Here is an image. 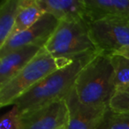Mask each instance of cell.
Wrapping results in <instances>:
<instances>
[{
	"mask_svg": "<svg viewBox=\"0 0 129 129\" xmlns=\"http://www.w3.org/2000/svg\"><path fill=\"white\" fill-rule=\"evenodd\" d=\"M97 53L74 58L55 70L14 101L13 105L22 113L64 99L74 88L80 72Z\"/></svg>",
	"mask_w": 129,
	"mask_h": 129,
	"instance_id": "cell-1",
	"label": "cell"
},
{
	"mask_svg": "<svg viewBox=\"0 0 129 129\" xmlns=\"http://www.w3.org/2000/svg\"><path fill=\"white\" fill-rule=\"evenodd\" d=\"M74 88L83 104L109 106L116 91L111 55L98 52L80 72Z\"/></svg>",
	"mask_w": 129,
	"mask_h": 129,
	"instance_id": "cell-2",
	"label": "cell"
},
{
	"mask_svg": "<svg viewBox=\"0 0 129 129\" xmlns=\"http://www.w3.org/2000/svg\"><path fill=\"white\" fill-rule=\"evenodd\" d=\"M44 50L55 58L74 59L99 52L89 36V20L61 21Z\"/></svg>",
	"mask_w": 129,
	"mask_h": 129,
	"instance_id": "cell-3",
	"label": "cell"
},
{
	"mask_svg": "<svg viewBox=\"0 0 129 129\" xmlns=\"http://www.w3.org/2000/svg\"><path fill=\"white\" fill-rule=\"evenodd\" d=\"M73 59L55 58L44 48L17 75L0 87V106L13 105L14 101L36 86L47 75L69 64Z\"/></svg>",
	"mask_w": 129,
	"mask_h": 129,
	"instance_id": "cell-4",
	"label": "cell"
},
{
	"mask_svg": "<svg viewBox=\"0 0 129 129\" xmlns=\"http://www.w3.org/2000/svg\"><path fill=\"white\" fill-rule=\"evenodd\" d=\"M89 36L99 52L114 54L129 45V20L105 19L89 22Z\"/></svg>",
	"mask_w": 129,
	"mask_h": 129,
	"instance_id": "cell-5",
	"label": "cell"
},
{
	"mask_svg": "<svg viewBox=\"0 0 129 129\" xmlns=\"http://www.w3.org/2000/svg\"><path fill=\"white\" fill-rule=\"evenodd\" d=\"M68 110L64 99L20 113L18 129H60L67 127Z\"/></svg>",
	"mask_w": 129,
	"mask_h": 129,
	"instance_id": "cell-6",
	"label": "cell"
},
{
	"mask_svg": "<svg viewBox=\"0 0 129 129\" xmlns=\"http://www.w3.org/2000/svg\"><path fill=\"white\" fill-rule=\"evenodd\" d=\"M59 21L51 14L44 13L36 23L22 32L12 36L0 47V57L24 46H37L44 48L57 29Z\"/></svg>",
	"mask_w": 129,
	"mask_h": 129,
	"instance_id": "cell-7",
	"label": "cell"
},
{
	"mask_svg": "<svg viewBox=\"0 0 129 129\" xmlns=\"http://www.w3.org/2000/svg\"><path fill=\"white\" fill-rule=\"evenodd\" d=\"M64 100L68 110V123L66 129H96L109 108L83 104L78 98L74 88Z\"/></svg>",
	"mask_w": 129,
	"mask_h": 129,
	"instance_id": "cell-8",
	"label": "cell"
},
{
	"mask_svg": "<svg viewBox=\"0 0 129 129\" xmlns=\"http://www.w3.org/2000/svg\"><path fill=\"white\" fill-rule=\"evenodd\" d=\"M43 49L33 45L24 46L0 57V87L17 75Z\"/></svg>",
	"mask_w": 129,
	"mask_h": 129,
	"instance_id": "cell-9",
	"label": "cell"
},
{
	"mask_svg": "<svg viewBox=\"0 0 129 129\" xmlns=\"http://www.w3.org/2000/svg\"><path fill=\"white\" fill-rule=\"evenodd\" d=\"M89 22L105 19L129 20V0H85Z\"/></svg>",
	"mask_w": 129,
	"mask_h": 129,
	"instance_id": "cell-10",
	"label": "cell"
},
{
	"mask_svg": "<svg viewBox=\"0 0 129 129\" xmlns=\"http://www.w3.org/2000/svg\"><path fill=\"white\" fill-rule=\"evenodd\" d=\"M43 13L54 16L59 22L87 19L85 0H38Z\"/></svg>",
	"mask_w": 129,
	"mask_h": 129,
	"instance_id": "cell-11",
	"label": "cell"
},
{
	"mask_svg": "<svg viewBox=\"0 0 129 129\" xmlns=\"http://www.w3.org/2000/svg\"><path fill=\"white\" fill-rule=\"evenodd\" d=\"M43 13L38 0H20L18 15L11 36L32 27L40 20Z\"/></svg>",
	"mask_w": 129,
	"mask_h": 129,
	"instance_id": "cell-12",
	"label": "cell"
},
{
	"mask_svg": "<svg viewBox=\"0 0 129 129\" xmlns=\"http://www.w3.org/2000/svg\"><path fill=\"white\" fill-rule=\"evenodd\" d=\"M19 7L20 0H3L0 4V47L13 33Z\"/></svg>",
	"mask_w": 129,
	"mask_h": 129,
	"instance_id": "cell-13",
	"label": "cell"
},
{
	"mask_svg": "<svg viewBox=\"0 0 129 129\" xmlns=\"http://www.w3.org/2000/svg\"><path fill=\"white\" fill-rule=\"evenodd\" d=\"M111 60L114 70L116 90L129 85V58L118 54H111Z\"/></svg>",
	"mask_w": 129,
	"mask_h": 129,
	"instance_id": "cell-14",
	"label": "cell"
},
{
	"mask_svg": "<svg viewBox=\"0 0 129 129\" xmlns=\"http://www.w3.org/2000/svg\"><path fill=\"white\" fill-rule=\"evenodd\" d=\"M96 129H129V111H115L108 108Z\"/></svg>",
	"mask_w": 129,
	"mask_h": 129,
	"instance_id": "cell-15",
	"label": "cell"
},
{
	"mask_svg": "<svg viewBox=\"0 0 129 129\" xmlns=\"http://www.w3.org/2000/svg\"><path fill=\"white\" fill-rule=\"evenodd\" d=\"M109 108L115 111H129V85L115 91Z\"/></svg>",
	"mask_w": 129,
	"mask_h": 129,
	"instance_id": "cell-16",
	"label": "cell"
},
{
	"mask_svg": "<svg viewBox=\"0 0 129 129\" xmlns=\"http://www.w3.org/2000/svg\"><path fill=\"white\" fill-rule=\"evenodd\" d=\"M20 112L16 106L6 112L0 118V129H18Z\"/></svg>",
	"mask_w": 129,
	"mask_h": 129,
	"instance_id": "cell-17",
	"label": "cell"
},
{
	"mask_svg": "<svg viewBox=\"0 0 129 129\" xmlns=\"http://www.w3.org/2000/svg\"><path fill=\"white\" fill-rule=\"evenodd\" d=\"M114 54H118V55L123 56V57L129 58V45L122 48L121 50H119L118 51H117L116 53H114Z\"/></svg>",
	"mask_w": 129,
	"mask_h": 129,
	"instance_id": "cell-18",
	"label": "cell"
},
{
	"mask_svg": "<svg viewBox=\"0 0 129 129\" xmlns=\"http://www.w3.org/2000/svg\"><path fill=\"white\" fill-rule=\"evenodd\" d=\"M60 129H66V127H63V128H60Z\"/></svg>",
	"mask_w": 129,
	"mask_h": 129,
	"instance_id": "cell-19",
	"label": "cell"
}]
</instances>
